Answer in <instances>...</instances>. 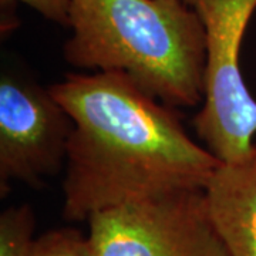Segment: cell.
I'll return each instance as SVG.
<instances>
[{
	"label": "cell",
	"mask_w": 256,
	"mask_h": 256,
	"mask_svg": "<svg viewBox=\"0 0 256 256\" xmlns=\"http://www.w3.org/2000/svg\"><path fill=\"white\" fill-rule=\"evenodd\" d=\"M87 222L98 256H230L210 222L204 191L126 204Z\"/></svg>",
	"instance_id": "4"
},
{
	"label": "cell",
	"mask_w": 256,
	"mask_h": 256,
	"mask_svg": "<svg viewBox=\"0 0 256 256\" xmlns=\"http://www.w3.org/2000/svg\"><path fill=\"white\" fill-rule=\"evenodd\" d=\"M68 28L70 66L124 73L174 108L202 104L205 32L184 0H72Z\"/></svg>",
	"instance_id": "2"
},
{
	"label": "cell",
	"mask_w": 256,
	"mask_h": 256,
	"mask_svg": "<svg viewBox=\"0 0 256 256\" xmlns=\"http://www.w3.org/2000/svg\"><path fill=\"white\" fill-rule=\"evenodd\" d=\"M205 205L230 256H256V146L249 154L222 162L204 188Z\"/></svg>",
	"instance_id": "6"
},
{
	"label": "cell",
	"mask_w": 256,
	"mask_h": 256,
	"mask_svg": "<svg viewBox=\"0 0 256 256\" xmlns=\"http://www.w3.org/2000/svg\"><path fill=\"white\" fill-rule=\"evenodd\" d=\"M33 256H98L88 235L78 229L58 228L36 238Z\"/></svg>",
	"instance_id": "8"
},
{
	"label": "cell",
	"mask_w": 256,
	"mask_h": 256,
	"mask_svg": "<svg viewBox=\"0 0 256 256\" xmlns=\"http://www.w3.org/2000/svg\"><path fill=\"white\" fill-rule=\"evenodd\" d=\"M73 121L63 218L88 220L126 204L204 191L220 160L196 144L174 107L124 73L68 74L48 87Z\"/></svg>",
	"instance_id": "1"
},
{
	"label": "cell",
	"mask_w": 256,
	"mask_h": 256,
	"mask_svg": "<svg viewBox=\"0 0 256 256\" xmlns=\"http://www.w3.org/2000/svg\"><path fill=\"white\" fill-rule=\"evenodd\" d=\"M16 3H23L36 10L40 16H43L47 20L57 23L63 28H68L72 0H0L2 10L6 9V14L2 16L3 18L8 16L9 10L13 9Z\"/></svg>",
	"instance_id": "9"
},
{
	"label": "cell",
	"mask_w": 256,
	"mask_h": 256,
	"mask_svg": "<svg viewBox=\"0 0 256 256\" xmlns=\"http://www.w3.org/2000/svg\"><path fill=\"white\" fill-rule=\"evenodd\" d=\"M205 32V96L194 127L222 162L236 161L254 148L256 98L248 90L239 53L256 0H184Z\"/></svg>",
	"instance_id": "3"
},
{
	"label": "cell",
	"mask_w": 256,
	"mask_h": 256,
	"mask_svg": "<svg viewBox=\"0 0 256 256\" xmlns=\"http://www.w3.org/2000/svg\"><path fill=\"white\" fill-rule=\"evenodd\" d=\"M73 121L48 88L3 73L0 78V192L12 181L38 185L67 160Z\"/></svg>",
	"instance_id": "5"
},
{
	"label": "cell",
	"mask_w": 256,
	"mask_h": 256,
	"mask_svg": "<svg viewBox=\"0 0 256 256\" xmlns=\"http://www.w3.org/2000/svg\"><path fill=\"white\" fill-rule=\"evenodd\" d=\"M34 225V212L28 204L3 210L0 215V256H33Z\"/></svg>",
	"instance_id": "7"
}]
</instances>
